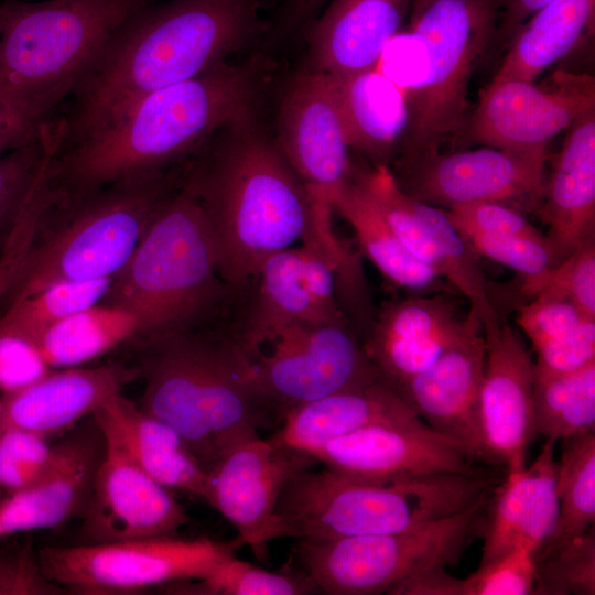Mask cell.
<instances>
[{"label": "cell", "mask_w": 595, "mask_h": 595, "mask_svg": "<svg viewBox=\"0 0 595 595\" xmlns=\"http://www.w3.org/2000/svg\"><path fill=\"white\" fill-rule=\"evenodd\" d=\"M267 0H153L109 34L60 116L64 140L98 126L138 98L196 77L267 30Z\"/></svg>", "instance_id": "6da1fadb"}, {"label": "cell", "mask_w": 595, "mask_h": 595, "mask_svg": "<svg viewBox=\"0 0 595 595\" xmlns=\"http://www.w3.org/2000/svg\"><path fill=\"white\" fill-rule=\"evenodd\" d=\"M257 93L253 65L229 62L153 90L63 142L51 183L75 193L172 171L220 130L255 117Z\"/></svg>", "instance_id": "7a4b0ae2"}, {"label": "cell", "mask_w": 595, "mask_h": 595, "mask_svg": "<svg viewBox=\"0 0 595 595\" xmlns=\"http://www.w3.org/2000/svg\"><path fill=\"white\" fill-rule=\"evenodd\" d=\"M251 117L216 133L181 184L201 204L220 278L244 290L271 255L313 230L316 202Z\"/></svg>", "instance_id": "3957f363"}, {"label": "cell", "mask_w": 595, "mask_h": 595, "mask_svg": "<svg viewBox=\"0 0 595 595\" xmlns=\"http://www.w3.org/2000/svg\"><path fill=\"white\" fill-rule=\"evenodd\" d=\"M238 306L143 342L140 408L176 430L208 468L230 447L278 421L238 327Z\"/></svg>", "instance_id": "277c9868"}, {"label": "cell", "mask_w": 595, "mask_h": 595, "mask_svg": "<svg viewBox=\"0 0 595 595\" xmlns=\"http://www.w3.org/2000/svg\"><path fill=\"white\" fill-rule=\"evenodd\" d=\"M239 295L218 273L201 204L180 184L101 302L133 313L145 340L215 318L234 307Z\"/></svg>", "instance_id": "5b68a950"}, {"label": "cell", "mask_w": 595, "mask_h": 595, "mask_svg": "<svg viewBox=\"0 0 595 595\" xmlns=\"http://www.w3.org/2000/svg\"><path fill=\"white\" fill-rule=\"evenodd\" d=\"M147 0H2L0 104L54 118L111 31Z\"/></svg>", "instance_id": "8992f818"}, {"label": "cell", "mask_w": 595, "mask_h": 595, "mask_svg": "<svg viewBox=\"0 0 595 595\" xmlns=\"http://www.w3.org/2000/svg\"><path fill=\"white\" fill-rule=\"evenodd\" d=\"M175 170L83 192H61L69 212L33 244L3 306L63 282L112 278L131 257L163 202L178 187Z\"/></svg>", "instance_id": "52a82bcc"}, {"label": "cell", "mask_w": 595, "mask_h": 595, "mask_svg": "<svg viewBox=\"0 0 595 595\" xmlns=\"http://www.w3.org/2000/svg\"><path fill=\"white\" fill-rule=\"evenodd\" d=\"M504 0H411L408 28L423 41L428 72L410 101L401 153L436 151L465 127L470 78L497 34Z\"/></svg>", "instance_id": "ba28073f"}, {"label": "cell", "mask_w": 595, "mask_h": 595, "mask_svg": "<svg viewBox=\"0 0 595 595\" xmlns=\"http://www.w3.org/2000/svg\"><path fill=\"white\" fill-rule=\"evenodd\" d=\"M487 502L488 495L453 516L407 530L298 541L295 556L302 573L324 594H387L414 573L456 564Z\"/></svg>", "instance_id": "9c48e42d"}, {"label": "cell", "mask_w": 595, "mask_h": 595, "mask_svg": "<svg viewBox=\"0 0 595 595\" xmlns=\"http://www.w3.org/2000/svg\"><path fill=\"white\" fill-rule=\"evenodd\" d=\"M244 545L199 537H151L107 543L48 545L37 560L45 577L65 593L130 595L204 577Z\"/></svg>", "instance_id": "30bf717a"}, {"label": "cell", "mask_w": 595, "mask_h": 595, "mask_svg": "<svg viewBox=\"0 0 595 595\" xmlns=\"http://www.w3.org/2000/svg\"><path fill=\"white\" fill-rule=\"evenodd\" d=\"M250 360L258 386L279 422L302 404L386 380L349 322L292 324Z\"/></svg>", "instance_id": "8fae6325"}, {"label": "cell", "mask_w": 595, "mask_h": 595, "mask_svg": "<svg viewBox=\"0 0 595 595\" xmlns=\"http://www.w3.org/2000/svg\"><path fill=\"white\" fill-rule=\"evenodd\" d=\"M545 162L544 158L485 145L451 153H401L394 169H389L404 193L437 208L521 202L538 209Z\"/></svg>", "instance_id": "7c38bea8"}, {"label": "cell", "mask_w": 595, "mask_h": 595, "mask_svg": "<svg viewBox=\"0 0 595 595\" xmlns=\"http://www.w3.org/2000/svg\"><path fill=\"white\" fill-rule=\"evenodd\" d=\"M316 463L310 454L257 435L208 468L203 500L230 522L258 561L268 562L270 542L285 538L277 515L280 495L296 472Z\"/></svg>", "instance_id": "4fadbf2b"}, {"label": "cell", "mask_w": 595, "mask_h": 595, "mask_svg": "<svg viewBox=\"0 0 595 595\" xmlns=\"http://www.w3.org/2000/svg\"><path fill=\"white\" fill-rule=\"evenodd\" d=\"M595 110V78L558 71L547 85L494 80L479 97L469 137L486 147L548 158V142Z\"/></svg>", "instance_id": "5bb4252c"}, {"label": "cell", "mask_w": 595, "mask_h": 595, "mask_svg": "<svg viewBox=\"0 0 595 595\" xmlns=\"http://www.w3.org/2000/svg\"><path fill=\"white\" fill-rule=\"evenodd\" d=\"M275 144L309 193L332 208L355 167L333 76L310 67L293 77L280 102Z\"/></svg>", "instance_id": "9a60e30c"}, {"label": "cell", "mask_w": 595, "mask_h": 595, "mask_svg": "<svg viewBox=\"0 0 595 595\" xmlns=\"http://www.w3.org/2000/svg\"><path fill=\"white\" fill-rule=\"evenodd\" d=\"M102 432L105 454L79 518L84 543L171 536L187 524L191 519L171 490L140 468L111 433Z\"/></svg>", "instance_id": "2e32d148"}, {"label": "cell", "mask_w": 595, "mask_h": 595, "mask_svg": "<svg viewBox=\"0 0 595 595\" xmlns=\"http://www.w3.org/2000/svg\"><path fill=\"white\" fill-rule=\"evenodd\" d=\"M105 448V435L94 414L64 432L35 478L0 500V537L53 529L79 519Z\"/></svg>", "instance_id": "e0dca14e"}, {"label": "cell", "mask_w": 595, "mask_h": 595, "mask_svg": "<svg viewBox=\"0 0 595 595\" xmlns=\"http://www.w3.org/2000/svg\"><path fill=\"white\" fill-rule=\"evenodd\" d=\"M486 364L479 394V422L488 462L508 473L527 466L534 426V361L506 323L483 328Z\"/></svg>", "instance_id": "ac0fdd59"}, {"label": "cell", "mask_w": 595, "mask_h": 595, "mask_svg": "<svg viewBox=\"0 0 595 595\" xmlns=\"http://www.w3.org/2000/svg\"><path fill=\"white\" fill-rule=\"evenodd\" d=\"M277 515L284 537L323 542L389 532L381 488L328 467L296 472L283 488Z\"/></svg>", "instance_id": "d6986e66"}, {"label": "cell", "mask_w": 595, "mask_h": 595, "mask_svg": "<svg viewBox=\"0 0 595 595\" xmlns=\"http://www.w3.org/2000/svg\"><path fill=\"white\" fill-rule=\"evenodd\" d=\"M486 364L483 326L475 316L462 337L430 367L394 387L429 428L487 461L479 394Z\"/></svg>", "instance_id": "ffe728a7"}, {"label": "cell", "mask_w": 595, "mask_h": 595, "mask_svg": "<svg viewBox=\"0 0 595 595\" xmlns=\"http://www.w3.org/2000/svg\"><path fill=\"white\" fill-rule=\"evenodd\" d=\"M325 467L356 478L389 480L440 473H475L461 444L425 423L377 424L328 442L315 455Z\"/></svg>", "instance_id": "44dd1931"}, {"label": "cell", "mask_w": 595, "mask_h": 595, "mask_svg": "<svg viewBox=\"0 0 595 595\" xmlns=\"http://www.w3.org/2000/svg\"><path fill=\"white\" fill-rule=\"evenodd\" d=\"M474 317L470 311L459 316L444 295H413L386 302L361 343L381 376L397 387L430 367Z\"/></svg>", "instance_id": "7402d4cb"}, {"label": "cell", "mask_w": 595, "mask_h": 595, "mask_svg": "<svg viewBox=\"0 0 595 595\" xmlns=\"http://www.w3.org/2000/svg\"><path fill=\"white\" fill-rule=\"evenodd\" d=\"M136 378H140L137 367L118 363L51 369L2 392L0 429H21L50 439L93 415Z\"/></svg>", "instance_id": "603a6c76"}, {"label": "cell", "mask_w": 595, "mask_h": 595, "mask_svg": "<svg viewBox=\"0 0 595 595\" xmlns=\"http://www.w3.org/2000/svg\"><path fill=\"white\" fill-rule=\"evenodd\" d=\"M411 0H331L304 29L312 68L345 77L375 68Z\"/></svg>", "instance_id": "cb8c5ba5"}, {"label": "cell", "mask_w": 595, "mask_h": 595, "mask_svg": "<svg viewBox=\"0 0 595 595\" xmlns=\"http://www.w3.org/2000/svg\"><path fill=\"white\" fill-rule=\"evenodd\" d=\"M554 445V441L545 440L529 466L508 473L494 488L479 566L517 547L529 549L536 556L553 536L559 520Z\"/></svg>", "instance_id": "d4e9b609"}, {"label": "cell", "mask_w": 595, "mask_h": 595, "mask_svg": "<svg viewBox=\"0 0 595 595\" xmlns=\"http://www.w3.org/2000/svg\"><path fill=\"white\" fill-rule=\"evenodd\" d=\"M537 210L558 261L595 241V110L569 128Z\"/></svg>", "instance_id": "484cf974"}, {"label": "cell", "mask_w": 595, "mask_h": 595, "mask_svg": "<svg viewBox=\"0 0 595 595\" xmlns=\"http://www.w3.org/2000/svg\"><path fill=\"white\" fill-rule=\"evenodd\" d=\"M422 423L399 391L388 381L380 380L337 391L290 410L269 439L315 457L328 442L366 426Z\"/></svg>", "instance_id": "4316f807"}, {"label": "cell", "mask_w": 595, "mask_h": 595, "mask_svg": "<svg viewBox=\"0 0 595 595\" xmlns=\"http://www.w3.org/2000/svg\"><path fill=\"white\" fill-rule=\"evenodd\" d=\"M94 416L154 480L170 490L203 499L207 468L171 425L144 412L121 393L113 396Z\"/></svg>", "instance_id": "83f0119b"}, {"label": "cell", "mask_w": 595, "mask_h": 595, "mask_svg": "<svg viewBox=\"0 0 595 595\" xmlns=\"http://www.w3.org/2000/svg\"><path fill=\"white\" fill-rule=\"evenodd\" d=\"M238 320L249 358L292 324L329 322L309 292L299 246L278 251L262 262L242 291Z\"/></svg>", "instance_id": "f1b7e54d"}, {"label": "cell", "mask_w": 595, "mask_h": 595, "mask_svg": "<svg viewBox=\"0 0 595 595\" xmlns=\"http://www.w3.org/2000/svg\"><path fill=\"white\" fill-rule=\"evenodd\" d=\"M334 78L349 147L375 165H388L402 148L409 127L405 94L377 67Z\"/></svg>", "instance_id": "f546056e"}, {"label": "cell", "mask_w": 595, "mask_h": 595, "mask_svg": "<svg viewBox=\"0 0 595 595\" xmlns=\"http://www.w3.org/2000/svg\"><path fill=\"white\" fill-rule=\"evenodd\" d=\"M595 0H553L528 18L510 39L494 80L533 82L593 31Z\"/></svg>", "instance_id": "4dcf8cb0"}, {"label": "cell", "mask_w": 595, "mask_h": 595, "mask_svg": "<svg viewBox=\"0 0 595 595\" xmlns=\"http://www.w3.org/2000/svg\"><path fill=\"white\" fill-rule=\"evenodd\" d=\"M140 337L137 316L99 302L45 329L31 342L51 368L80 366Z\"/></svg>", "instance_id": "1f68e13d"}, {"label": "cell", "mask_w": 595, "mask_h": 595, "mask_svg": "<svg viewBox=\"0 0 595 595\" xmlns=\"http://www.w3.org/2000/svg\"><path fill=\"white\" fill-rule=\"evenodd\" d=\"M332 209L350 225L365 255L394 285L423 293L443 280L407 250L354 176Z\"/></svg>", "instance_id": "d6a6232c"}, {"label": "cell", "mask_w": 595, "mask_h": 595, "mask_svg": "<svg viewBox=\"0 0 595 595\" xmlns=\"http://www.w3.org/2000/svg\"><path fill=\"white\" fill-rule=\"evenodd\" d=\"M556 461L559 520L534 560L584 534L595 522V432L562 440Z\"/></svg>", "instance_id": "836d02e7"}, {"label": "cell", "mask_w": 595, "mask_h": 595, "mask_svg": "<svg viewBox=\"0 0 595 595\" xmlns=\"http://www.w3.org/2000/svg\"><path fill=\"white\" fill-rule=\"evenodd\" d=\"M533 408L536 432L545 440L594 432L595 361L567 374L536 371Z\"/></svg>", "instance_id": "e575fe53"}, {"label": "cell", "mask_w": 595, "mask_h": 595, "mask_svg": "<svg viewBox=\"0 0 595 595\" xmlns=\"http://www.w3.org/2000/svg\"><path fill=\"white\" fill-rule=\"evenodd\" d=\"M419 208L435 246L442 278L467 299L469 311L479 320L483 328L500 324L502 321L491 301L478 256L444 209L422 202H419Z\"/></svg>", "instance_id": "d590c367"}, {"label": "cell", "mask_w": 595, "mask_h": 595, "mask_svg": "<svg viewBox=\"0 0 595 595\" xmlns=\"http://www.w3.org/2000/svg\"><path fill=\"white\" fill-rule=\"evenodd\" d=\"M112 278L63 282L9 304L0 313V340L31 342L65 317L102 301Z\"/></svg>", "instance_id": "8d00e7d4"}, {"label": "cell", "mask_w": 595, "mask_h": 595, "mask_svg": "<svg viewBox=\"0 0 595 595\" xmlns=\"http://www.w3.org/2000/svg\"><path fill=\"white\" fill-rule=\"evenodd\" d=\"M172 594L192 595H305L318 593L304 574L269 571L230 554L199 580L163 588Z\"/></svg>", "instance_id": "74e56055"}, {"label": "cell", "mask_w": 595, "mask_h": 595, "mask_svg": "<svg viewBox=\"0 0 595 595\" xmlns=\"http://www.w3.org/2000/svg\"><path fill=\"white\" fill-rule=\"evenodd\" d=\"M520 293L528 298H549L574 304L595 318V241L572 251L542 273L526 278Z\"/></svg>", "instance_id": "f35d334b"}, {"label": "cell", "mask_w": 595, "mask_h": 595, "mask_svg": "<svg viewBox=\"0 0 595 595\" xmlns=\"http://www.w3.org/2000/svg\"><path fill=\"white\" fill-rule=\"evenodd\" d=\"M536 571L538 595H594V528L538 558Z\"/></svg>", "instance_id": "ab89813d"}, {"label": "cell", "mask_w": 595, "mask_h": 595, "mask_svg": "<svg viewBox=\"0 0 595 595\" xmlns=\"http://www.w3.org/2000/svg\"><path fill=\"white\" fill-rule=\"evenodd\" d=\"M53 120L40 138L0 154V246L4 241L44 158Z\"/></svg>", "instance_id": "60d3db41"}, {"label": "cell", "mask_w": 595, "mask_h": 595, "mask_svg": "<svg viewBox=\"0 0 595 595\" xmlns=\"http://www.w3.org/2000/svg\"><path fill=\"white\" fill-rule=\"evenodd\" d=\"M465 595H531L537 589L534 554L517 547L464 578Z\"/></svg>", "instance_id": "b9f144b4"}, {"label": "cell", "mask_w": 595, "mask_h": 595, "mask_svg": "<svg viewBox=\"0 0 595 595\" xmlns=\"http://www.w3.org/2000/svg\"><path fill=\"white\" fill-rule=\"evenodd\" d=\"M479 257L508 267L523 279L536 277L558 262L555 252L545 239L515 236L462 235Z\"/></svg>", "instance_id": "7bdbcfd3"}, {"label": "cell", "mask_w": 595, "mask_h": 595, "mask_svg": "<svg viewBox=\"0 0 595 595\" xmlns=\"http://www.w3.org/2000/svg\"><path fill=\"white\" fill-rule=\"evenodd\" d=\"M47 440L21 429H0V489L12 493L35 478L51 453Z\"/></svg>", "instance_id": "ee69618b"}, {"label": "cell", "mask_w": 595, "mask_h": 595, "mask_svg": "<svg viewBox=\"0 0 595 595\" xmlns=\"http://www.w3.org/2000/svg\"><path fill=\"white\" fill-rule=\"evenodd\" d=\"M462 234L515 236L545 239V234L531 224L518 209L498 202H479L444 209Z\"/></svg>", "instance_id": "f6af8a7d"}, {"label": "cell", "mask_w": 595, "mask_h": 595, "mask_svg": "<svg viewBox=\"0 0 595 595\" xmlns=\"http://www.w3.org/2000/svg\"><path fill=\"white\" fill-rule=\"evenodd\" d=\"M588 320L595 318L567 301L549 298L529 300L519 307L516 318L533 350L571 334Z\"/></svg>", "instance_id": "bcb514c9"}, {"label": "cell", "mask_w": 595, "mask_h": 595, "mask_svg": "<svg viewBox=\"0 0 595 595\" xmlns=\"http://www.w3.org/2000/svg\"><path fill=\"white\" fill-rule=\"evenodd\" d=\"M376 67L405 94L410 104L426 78L423 41L409 28L401 30L388 42Z\"/></svg>", "instance_id": "7dc6e473"}, {"label": "cell", "mask_w": 595, "mask_h": 595, "mask_svg": "<svg viewBox=\"0 0 595 595\" xmlns=\"http://www.w3.org/2000/svg\"><path fill=\"white\" fill-rule=\"evenodd\" d=\"M40 566L32 542L0 549V595H60Z\"/></svg>", "instance_id": "c3c4849f"}, {"label": "cell", "mask_w": 595, "mask_h": 595, "mask_svg": "<svg viewBox=\"0 0 595 595\" xmlns=\"http://www.w3.org/2000/svg\"><path fill=\"white\" fill-rule=\"evenodd\" d=\"M534 351V369L539 374H567L583 368L595 361V320Z\"/></svg>", "instance_id": "681fc988"}, {"label": "cell", "mask_w": 595, "mask_h": 595, "mask_svg": "<svg viewBox=\"0 0 595 595\" xmlns=\"http://www.w3.org/2000/svg\"><path fill=\"white\" fill-rule=\"evenodd\" d=\"M52 368L31 345L13 340H0V389L2 392L25 385Z\"/></svg>", "instance_id": "f907efd6"}, {"label": "cell", "mask_w": 595, "mask_h": 595, "mask_svg": "<svg viewBox=\"0 0 595 595\" xmlns=\"http://www.w3.org/2000/svg\"><path fill=\"white\" fill-rule=\"evenodd\" d=\"M389 595H465L464 580L446 571V566H432L414 573L398 584Z\"/></svg>", "instance_id": "816d5d0a"}, {"label": "cell", "mask_w": 595, "mask_h": 595, "mask_svg": "<svg viewBox=\"0 0 595 595\" xmlns=\"http://www.w3.org/2000/svg\"><path fill=\"white\" fill-rule=\"evenodd\" d=\"M46 122L0 104V154L37 140Z\"/></svg>", "instance_id": "f5cc1de1"}, {"label": "cell", "mask_w": 595, "mask_h": 595, "mask_svg": "<svg viewBox=\"0 0 595 595\" xmlns=\"http://www.w3.org/2000/svg\"><path fill=\"white\" fill-rule=\"evenodd\" d=\"M553 0H504L505 10L497 29L501 42H509L519 26Z\"/></svg>", "instance_id": "db71d44e"}, {"label": "cell", "mask_w": 595, "mask_h": 595, "mask_svg": "<svg viewBox=\"0 0 595 595\" xmlns=\"http://www.w3.org/2000/svg\"><path fill=\"white\" fill-rule=\"evenodd\" d=\"M151 1H153V0H147L148 3L151 2Z\"/></svg>", "instance_id": "11a10c76"}, {"label": "cell", "mask_w": 595, "mask_h": 595, "mask_svg": "<svg viewBox=\"0 0 595 595\" xmlns=\"http://www.w3.org/2000/svg\"><path fill=\"white\" fill-rule=\"evenodd\" d=\"M1 1H2V0H0V2H1Z\"/></svg>", "instance_id": "9f6ffc18"}]
</instances>
